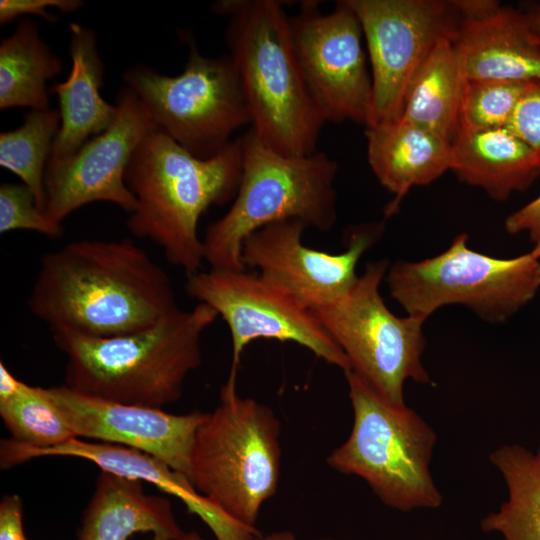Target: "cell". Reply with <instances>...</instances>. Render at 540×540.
Returning a JSON list of instances; mask_svg holds the SVG:
<instances>
[{
  "instance_id": "cell-22",
  "label": "cell",
  "mask_w": 540,
  "mask_h": 540,
  "mask_svg": "<svg viewBox=\"0 0 540 540\" xmlns=\"http://www.w3.org/2000/svg\"><path fill=\"white\" fill-rule=\"evenodd\" d=\"M450 171L461 182L504 201L540 176V157L507 127L460 130L452 143Z\"/></svg>"
},
{
  "instance_id": "cell-36",
  "label": "cell",
  "mask_w": 540,
  "mask_h": 540,
  "mask_svg": "<svg viewBox=\"0 0 540 540\" xmlns=\"http://www.w3.org/2000/svg\"><path fill=\"white\" fill-rule=\"evenodd\" d=\"M180 540H206L199 532L189 531L184 534Z\"/></svg>"
},
{
  "instance_id": "cell-26",
  "label": "cell",
  "mask_w": 540,
  "mask_h": 540,
  "mask_svg": "<svg viewBox=\"0 0 540 540\" xmlns=\"http://www.w3.org/2000/svg\"><path fill=\"white\" fill-rule=\"evenodd\" d=\"M0 417L11 439L33 448H51L77 438L42 387L17 379L0 363Z\"/></svg>"
},
{
  "instance_id": "cell-20",
  "label": "cell",
  "mask_w": 540,
  "mask_h": 540,
  "mask_svg": "<svg viewBox=\"0 0 540 540\" xmlns=\"http://www.w3.org/2000/svg\"><path fill=\"white\" fill-rule=\"evenodd\" d=\"M142 482L100 470L77 539L128 540L134 534L149 533L150 540H180L186 532L177 522L170 499L147 494Z\"/></svg>"
},
{
  "instance_id": "cell-33",
  "label": "cell",
  "mask_w": 540,
  "mask_h": 540,
  "mask_svg": "<svg viewBox=\"0 0 540 540\" xmlns=\"http://www.w3.org/2000/svg\"><path fill=\"white\" fill-rule=\"evenodd\" d=\"M504 227L510 234L528 233L530 240L536 243L540 239V194L510 214Z\"/></svg>"
},
{
  "instance_id": "cell-14",
  "label": "cell",
  "mask_w": 540,
  "mask_h": 540,
  "mask_svg": "<svg viewBox=\"0 0 540 540\" xmlns=\"http://www.w3.org/2000/svg\"><path fill=\"white\" fill-rule=\"evenodd\" d=\"M305 228L295 219L268 224L245 238L241 259L245 268L258 269L265 279L314 310L334 302L352 287L358 277L356 266L382 237L385 221L351 227L347 248L338 254L303 244Z\"/></svg>"
},
{
  "instance_id": "cell-13",
  "label": "cell",
  "mask_w": 540,
  "mask_h": 540,
  "mask_svg": "<svg viewBox=\"0 0 540 540\" xmlns=\"http://www.w3.org/2000/svg\"><path fill=\"white\" fill-rule=\"evenodd\" d=\"M298 63L324 121L367 127L373 86L362 47L360 21L346 0L322 14L317 1H302L289 17Z\"/></svg>"
},
{
  "instance_id": "cell-3",
  "label": "cell",
  "mask_w": 540,
  "mask_h": 540,
  "mask_svg": "<svg viewBox=\"0 0 540 540\" xmlns=\"http://www.w3.org/2000/svg\"><path fill=\"white\" fill-rule=\"evenodd\" d=\"M217 317L198 303L131 334L52 333L67 359L64 385L94 398L162 409L181 398L186 378L201 365V337Z\"/></svg>"
},
{
  "instance_id": "cell-38",
  "label": "cell",
  "mask_w": 540,
  "mask_h": 540,
  "mask_svg": "<svg viewBox=\"0 0 540 540\" xmlns=\"http://www.w3.org/2000/svg\"><path fill=\"white\" fill-rule=\"evenodd\" d=\"M313 540H335V539H331V538H316V539H313Z\"/></svg>"
},
{
  "instance_id": "cell-30",
  "label": "cell",
  "mask_w": 540,
  "mask_h": 540,
  "mask_svg": "<svg viewBox=\"0 0 540 540\" xmlns=\"http://www.w3.org/2000/svg\"><path fill=\"white\" fill-rule=\"evenodd\" d=\"M507 128L540 157V80L527 84Z\"/></svg>"
},
{
  "instance_id": "cell-32",
  "label": "cell",
  "mask_w": 540,
  "mask_h": 540,
  "mask_svg": "<svg viewBox=\"0 0 540 540\" xmlns=\"http://www.w3.org/2000/svg\"><path fill=\"white\" fill-rule=\"evenodd\" d=\"M0 540H28L23 527L20 496H5L0 503Z\"/></svg>"
},
{
  "instance_id": "cell-28",
  "label": "cell",
  "mask_w": 540,
  "mask_h": 540,
  "mask_svg": "<svg viewBox=\"0 0 540 540\" xmlns=\"http://www.w3.org/2000/svg\"><path fill=\"white\" fill-rule=\"evenodd\" d=\"M529 82L467 80L460 108L459 131L507 127Z\"/></svg>"
},
{
  "instance_id": "cell-7",
  "label": "cell",
  "mask_w": 540,
  "mask_h": 540,
  "mask_svg": "<svg viewBox=\"0 0 540 540\" xmlns=\"http://www.w3.org/2000/svg\"><path fill=\"white\" fill-rule=\"evenodd\" d=\"M236 380L228 376L219 405L197 432L191 481L227 515L256 527L262 506L278 489L281 425L269 406L241 397Z\"/></svg>"
},
{
  "instance_id": "cell-11",
  "label": "cell",
  "mask_w": 540,
  "mask_h": 540,
  "mask_svg": "<svg viewBox=\"0 0 540 540\" xmlns=\"http://www.w3.org/2000/svg\"><path fill=\"white\" fill-rule=\"evenodd\" d=\"M186 278V293L212 307L229 327V375L237 376L244 348L259 338L297 343L344 373L350 371L347 357L314 312L259 273L210 268Z\"/></svg>"
},
{
  "instance_id": "cell-10",
  "label": "cell",
  "mask_w": 540,
  "mask_h": 540,
  "mask_svg": "<svg viewBox=\"0 0 540 540\" xmlns=\"http://www.w3.org/2000/svg\"><path fill=\"white\" fill-rule=\"evenodd\" d=\"M182 73L169 76L137 64L123 74L125 86L146 106L152 123L192 155L207 159L251 124L239 75L229 54L203 56L193 41Z\"/></svg>"
},
{
  "instance_id": "cell-9",
  "label": "cell",
  "mask_w": 540,
  "mask_h": 540,
  "mask_svg": "<svg viewBox=\"0 0 540 540\" xmlns=\"http://www.w3.org/2000/svg\"><path fill=\"white\" fill-rule=\"evenodd\" d=\"M389 266L387 259L368 262L343 296L312 311L347 357L350 371L385 400L404 405L407 380H432L421 360L425 320L395 315L380 294Z\"/></svg>"
},
{
  "instance_id": "cell-4",
  "label": "cell",
  "mask_w": 540,
  "mask_h": 540,
  "mask_svg": "<svg viewBox=\"0 0 540 540\" xmlns=\"http://www.w3.org/2000/svg\"><path fill=\"white\" fill-rule=\"evenodd\" d=\"M225 40L260 141L286 156L317 151L326 123L302 75L289 16L275 0H221Z\"/></svg>"
},
{
  "instance_id": "cell-21",
  "label": "cell",
  "mask_w": 540,
  "mask_h": 540,
  "mask_svg": "<svg viewBox=\"0 0 540 540\" xmlns=\"http://www.w3.org/2000/svg\"><path fill=\"white\" fill-rule=\"evenodd\" d=\"M365 136L368 163L393 194L385 218L398 212L412 187L430 184L451 169L452 144L401 117L366 127Z\"/></svg>"
},
{
  "instance_id": "cell-25",
  "label": "cell",
  "mask_w": 540,
  "mask_h": 540,
  "mask_svg": "<svg viewBox=\"0 0 540 540\" xmlns=\"http://www.w3.org/2000/svg\"><path fill=\"white\" fill-rule=\"evenodd\" d=\"M489 460L501 473L508 499L480 521L486 533L503 540H540V445L532 452L519 444L495 449Z\"/></svg>"
},
{
  "instance_id": "cell-24",
  "label": "cell",
  "mask_w": 540,
  "mask_h": 540,
  "mask_svg": "<svg viewBox=\"0 0 540 540\" xmlns=\"http://www.w3.org/2000/svg\"><path fill=\"white\" fill-rule=\"evenodd\" d=\"M62 71V60L41 39L38 24L24 18L0 42V109H49L47 82Z\"/></svg>"
},
{
  "instance_id": "cell-17",
  "label": "cell",
  "mask_w": 540,
  "mask_h": 540,
  "mask_svg": "<svg viewBox=\"0 0 540 540\" xmlns=\"http://www.w3.org/2000/svg\"><path fill=\"white\" fill-rule=\"evenodd\" d=\"M66 456L88 460L100 470L146 481L160 491L179 499L189 513L198 516L211 530L216 540H258L256 527L233 519L207 497L200 494L182 473L144 452L109 443H97L73 438L51 448H33L14 440L0 444V465L9 469L34 458Z\"/></svg>"
},
{
  "instance_id": "cell-8",
  "label": "cell",
  "mask_w": 540,
  "mask_h": 540,
  "mask_svg": "<svg viewBox=\"0 0 540 540\" xmlns=\"http://www.w3.org/2000/svg\"><path fill=\"white\" fill-rule=\"evenodd\" d=\"M384 280L407 315L426 321L439 308L459 304L500 323L535 297L540 259L531 251L513 258L489 256L471 249L468 235L461 233L435 256L393 262Z\"/></svg>"
},
{
  "instance_id": "cell-29",
  "label": "cell",
  "mask_w": 540,
  "mask_h": 540,
  "mask_svg": "<svg viewBox=\"0 0 540 540\" xmlns=\"http://www.w3.org/2000/svg\"><path fill=\"white\" fill-rule=\"evenodd\" d=\"M15 230L57 238L63 228L38 208L34 193L25 184L3 183L0 186V233Z\"/></svg>"
},
{
  "instance_id": "cell-18",
  "label": "cell",
  "mask_w": 540,
  "mask_h": 540,
  "mask_svg": "<svg viewBox=\"0 0 540 540\" xmlns=\"http://www.w3.org/2000/svg\"><path fill=\"white\" fill-rule=\"evenodd\" d=\"M69 29L70 74L65 81L49 88V93L58 99L61 125L47 166L72 157L92 135L109 128L117 114V106L100 94L105 67L98 52L96 32L76 22L70 23Z\"/></svg>"
},
{
  "instance_id": "cell-1",
  "label": "cell",
  "mask_w": 540,
  "mask_h": 540,
  "mask_svg": "<svg viewBox=\"0 0 540 540\" xmlns=\"http://www.w3.org/2000/svg\"><path fill=\"white\" fill-rule=\"evenodd\" d=\"M55 332L105 338L180 310L167 272L133 240H78L43 255L28 300Z\"/></svg>"
},
{
  "instance_id": "cell-31",
  "label": "cell",
  "mask_w": 540,
  "mask_h": 540,
  "mask_svg": "<svg viewBox=\"0 0 540 540\" xmlns=\"http://www.w3.org/2000/svg\"><path fill=\"white\" fill-rule=\"evenodd\" d=\"M82 6L81 0H1L0 23L4 25L27 14L39 15L46 21L55 23L58 18L50 12V9L72 13Z\"/></svg>"
},
{
  "instance_id": "cell-23",
  "label": "cell",
  "mask_w": 540,
  "mask_h": 540,
  "mask_svg": "<svg viewBox=\"0 0 540 540\" xmlns=\"http://www.w3.org/2000/svg\"><path fill=\"white\" fill-rule=\"evenodd\" d=\"M466 81L454 38H443L412 77L400 117L452 144Z\"/></svg>"
},
{
  "instance_id": "cell-16",
  "label": "cell",
  "mask_w": 540,
  "mask_h": 540,
  "mask_svg": "<svg viewBox=\"0 0 540 540\" xmlns=\"http://www.w3.org/2000/svg\"><path fill=\"white\" fill-rule=\"evenodd\" d=\"M42 389L77 438L144 452L191 481L195 438L208 412L173 414L86 396L65 385Z\"/></svg>"
},
{
  "instance_id": "cell-35",
  "label": "cell",
  "mask_w": 540,
  "mask_h": 540,
  "mask_svg": "<svg viewBox=\"0 0 540 540\" xmlns=\"http://www.w3.org/2000/svg\"><path fill=\"white\" fill-rule=\"evenodd\" d=\"M258 540H297L294 533L290 531H276L261 536Z\"/></svg>"
},
{
  "instance_id": "cell-5",
  "label": "cell",
  "mask_w": 540,
  "mask_h": 540,
  "mask_svg": "<svg viewBox=\"0 0 540 540\" xmlns=\"http://www.w3.org/2000/svg\"><path fill=\"white\" fill-rule=\"evenodd\" d=\"M240 138L243 163L237 194L202 237L204 260L211 268L245 270L243 241L268 224L295 219L329 231L337 220L335 160L321 151L280 154L263 144L251 128Z\"/></svg>"
},
{
  "instance_id": "cell-27",
  "label": "cell",
  "mask_w": 540,
  "mask_h": 540,
  "mask_svg": "<svg viewBox=\"0 0 540 540\" xmlns=\"http://www.w3.org/2000/svg\"><path fill=\"white\" fill-rule=\"evenodd\" d=\"M61 118L58 110H30L17 129L0 134V166L17 175L45 212V171Z\"/></svg>"
},
{
  "instance_id": "cell-37",
  "label": "cell",
  "mask_w": 540,
  "mask_h": 540,
  "mask_svg": "<svg viewBox=\"0 0 540 540\" xmlns=\"http://www.w3.org/2000/svg\"><path fill=\"white\" fill-rule=\"evenodd\" d=\"M531 252L540 259V239L534 243Z\"/></svg>"
},
{
  "instance_id": "cell-2",
  "label": "cell",
  "mask_w": 540,
  "mask_h": 540,
  "mask_svg": "<svg viewBox=\"0 0 540 540\" xmlns=\"http://www.w3.org/2000/svg\"><path fill=\"white\" fill-rule=\"evenodd\" d=\"M241 138L217 155H192L153 125L137 146L124 180L136 198L127 219L136 237L156 244L166 260L186 276L202 270L203 241L200 217L212 205L233 201L241 180Z\"/></svg>"
},
{
  "instance_id": "cell-19",
  "label": "cell",
  "mask_w": 540,
  "mask_h": 540,
  "mask_svg": "<svg viewBox=\"0 0 540 540\" xmlns=\"http://www.w3.org/2000/svg\"><path fill=\"white\" fill-rule=\"evenodd\" d=\"M467 80H540V44L520 8L462 18L454 38Z\"/></svg>"
},
{
  "instance_id": "cell-6",
  "label": "cell",
  "mask_w": 540,
  "mask_h": 540,
  "mask_svg": "<svg viewBox=\"0 0 540 540\" xmlns=\"http://www.w3.org/2000/svg\"><path fill=\"white\" fill-rule=\"evenodd\" d=\"M344 374L353 425L327 464L364 480L394 510L440 507L443 497L430 470L437 442L434 429L406 404L385 400L351 371Z\"/></svg>"
},
{
  "instance_id": "cell-12",
  "label": "cell",
  "mask_w": 540,
  "mask_h": 540,
  "mask_svg": "<svg viewBox=\"0 0 540 540\" xmlns=\"http://www.w3.org/2000/svg\"><path fill=\"white\" fill-rule=\"evenodd\" d=\"M365 37L373 86L367 127L401 116L407 87L443 38H455L460 13L454 0H346Z\"/></svg>"
},
{
  "instance_id": "cell-15",
  "label": "cell",
  "mask_w": 540,
  "mask_h": 540,
  "mask_svg": "<svg viewBox=\"0 0 540 540\" xmlns=\"http://www.w3.org/2000/svg\"><path fill=\"white\" fill-rule=\"evenodd\" d=\"M117 114L104 132L89 139L72 157L45 171V214L62 221L97 201L110 202L131 214L136 198L126 186V168L144 136L153 127L138 95L124 86L117 96Z\"/></svg>"
},
{
  "instance_id": "cell-34",
  "label": "cell",
  "mask_w": 540,
  "mask_h": 540,
  "mask_svg": "<svg viewBox=\"0 0 540 540\" xmlns=\"http://www.w3.org/2000/svg\"><path fill=\"white\" fill-rule=\"evenodd\" d=\"M520 9L531 35L540 44V2H528Z\"/></svg>"
}]
</instances>
